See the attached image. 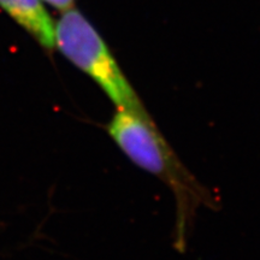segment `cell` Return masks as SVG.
Returning <instances> with one entry per match:
<instances>
[{
    "label": "cell",
    "instance_id": "cell-1",
    "mask_svg": "<svg viewBox=\"0 0 260 260\" xmlns=\"http://www.w3.org/2000/svg\"><path fill=\"white\" fill-rule=\"evenodd\" d=\"M54 47L88 75L117 109L151 118L103 37L79 10L64 11L58 19Z\"/></svg>",
    "mask_w": 260,
    "mask_h": 260
},
{
    "label": "cell",
    "instance_id": "cell-2",
    "mask_svg": "<svg viewBox=\"0 0 260 260\" xmlns=\"http://www.w3.org/2000/svg\"><path fill=\"white\" fill-rule=\"evenodd\" d=\"M107 132L130 160L171 187L176 195L183 229L188 211L203 200L205 193L178 161L153 119L117 109Z\"/></svg>",
    "mask_w": 260,
    "mask_h": 260
},
{
    "label": "cell",
    "instance_id": "cell-3",
    "mask_svg": "<svg viewBox=\"0 0 260 260\" xmlns=\"http://www.w3.org/2000/svg\"><path fill=\"white\" fill-rule=\"evenodd\" d=\"M0 8L42 47L53 50L56 24L41 0H0Z\"/></svg>",
    "mask_w": 260,
    "mask_h": 260
},
{
    "label": "cell",
    "instance_id": "cell-4",
    "mask_svg": "<svg viewBox=\"0 0 260 260\" xmlns=\"http://www.w3.org/2000/svg\"><path fill=\"white\" fill-rule=\"evenodd\" d=\"M44 2L48 3V4L53 6L60 11H68V10L74 9L75 0H44Z\"/></svg>",
    "mask_w": 260,
    "mask_h": 260
}]
</instances>
